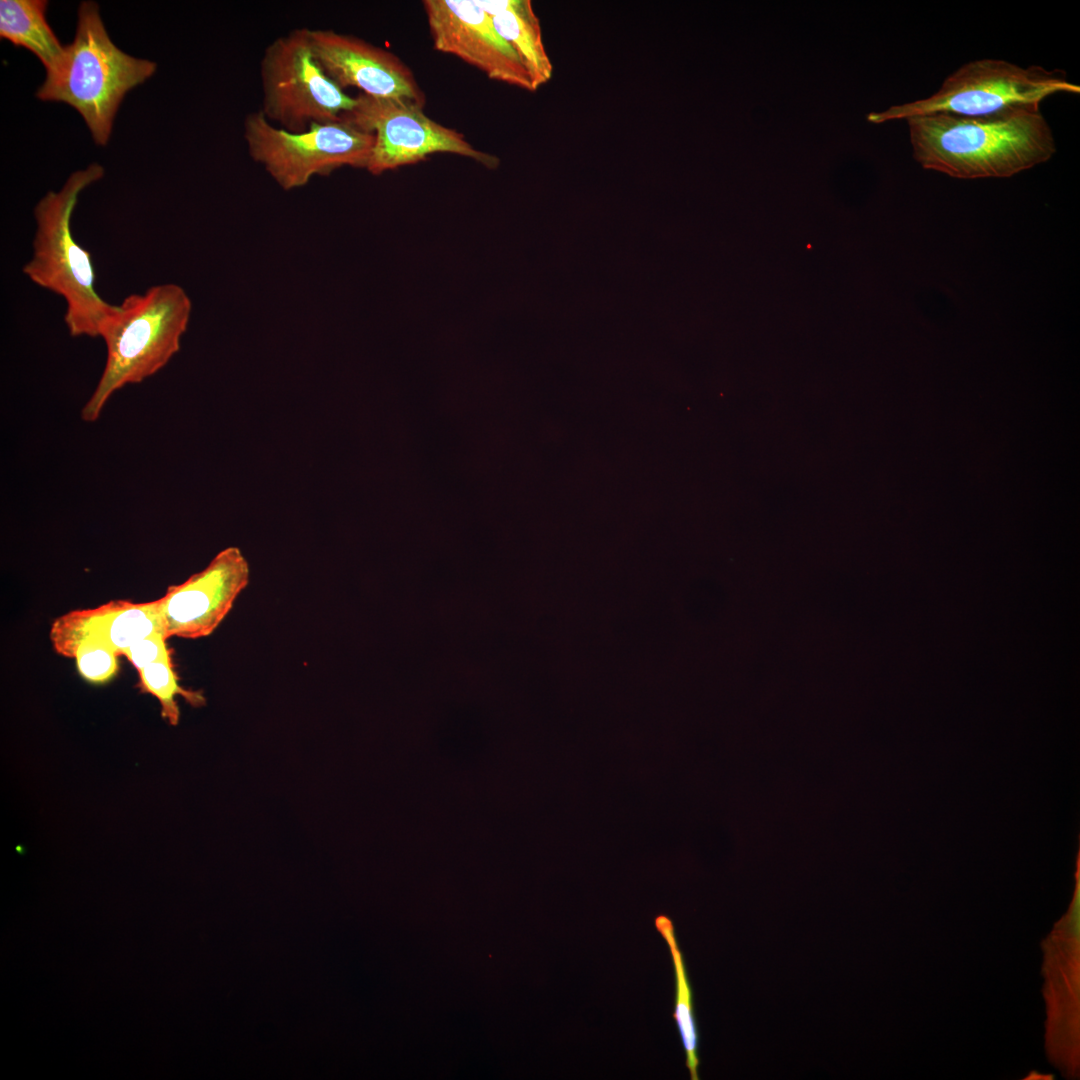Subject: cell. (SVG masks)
<instances>
[{"label": "cell", "mask_w": 1080, "mask_h": 1080, "mask_svg": "<svg viewBox=\"0 0 1080 1080\" xmlns=\"http://www.w3.org/2000/svg\"><path fill=\"white\" fill-rule=\"evenodd\" d=\"M490 15L495 29L512 47L525 67L534 91L552 77L540 21L529 0L476 1Z\"/></svg>", "instance_id": "14"}, {"label": "cell", "mask_w": 1080, "mask_h": 1080, "mask_svg": "<svg viewBox=\"0 0 1080 1080\" xmlns=\"http://www.w3.org/2000/svg\"><path fill=\"white\" fill-rule=\"evenodd\" d=\"M192 303L173 283L154 285L127 296L103 322L99 337L106 345V363L81 415L87 422L100 416L110 397L128 384L161 370L180 350Z\"/></svg>", "instance_id": "2"}, {"label": "cell", "mask_w": 1080, "mask_h": 1080, "mask_svg": "<svg viewBox=\"0 0 1080 1080\" xmlns=\"http://www.w3.org/2000/svg\"><path fill=\"white\" fill-rule=\"evenodd\" d=\"M1046 1009L1045 1049L1063 1076L1079 1078L1080 1067V879L1070 907L1042 941Z\"/></svg>", "instance_id": "9"}, {"label": "cell", "mask_w": 1080, "mask_h": 1080, "mask_svg": "<svg viewBox=\"0 0 1080 1080\" xmlns=\"http://www.w3.org/2000/svg\"><path fill=\"white\" fill-rule=\"evenodd\" d=\"M313 54L339 87H357L371 97L402 99L424 106L411 70L393 53L331 29H309Z\"/></svg>", "instance_id": "12"}, {"label": "cell", "mask_w": 1080, "mask_h": 1080, "mask_svg": "<svg viewBox=\"0 0 1080 1080\" xmlns=\"http://www.w3.org/2000/svg\"><path fill=\"white\" fill-rule=\"evenodd\" d=\"M423 6L435 49L459 57L490 79L534 91L519 57L476 1L425 0Z\"/></svg>", "instance_id": "11"}, {"label": "cell", "mask_w": 1080, "mask_h": 1080, "mask_svg": "<svg viewBox=\"0 0 1080 1080\" xmlns=\"http://www.w3.org/2000/svg\"><path fill=\"white\" fill-rule=\"evenodd\" d=\"M166 640L163 633L149 635L133 643L123 655L139 671L149 664L171 658Z\"/></svg>", "instance_id": "19"}, {"label": "cell", "mask_w": 1080, "mask_h": 1080, "mask_svg": "<svg viewBox=\"0 0 1080 1080\" xmlns=\"http://www.w3.org/2000/svg\"><path fill=\"white\" fill-rule=\"evenodd\" d=\"M1058 93L1079 94L1080 87L1069 82L1059 69L978 59L947 76L931 96L870 113L867 120L880 124L930 114L991 118L1018 110H1039L1044 99Z\"/></svg>", "instance_id": "5"}, {"label": "cell", "mask_w": 1080, "mask_h": 1080, "mask_svg": "<svg viewBox=\"0 0 1080 1080\" xmlns=\"http://www.w3.org/2000/svg\"><path fill=\"white\" fill-rule=\"evenodd\" d=\"M244 140L250 157L284 190L342 166L366 168L374 145L373 134L342 118L292 133L273 125L261 111L246 115Z\"/></svg>", "instance_id": "7"}, {"label": "cell", "mask_w": 1080, "mask_h": 1080, "mask_svg": "<svg viewBox=\"0 0 1080 1080\" xmlns=\"http://www.w3.org/2000/svg\"><path fill=\"white\" fill-rule=\"evenodd\" d=\"M138 673L141 691L157 698L161 707V716L170 725H177L180 719L176 696H182L194 707L205 704L202 693L184 689L179 685L171 658L149 664Z\"/></svg>", "instance_id": "17"}, {"label": "cell", "mask_w": 1080, "mask_h": 1080, "mask_svg": "<svg viewBox=\"0 0 1080 1080\" xmlns=\"http://www.w3.org/2000/svg\"><path fill=\"white\" fill-rule=\"evenodd\" d=\"M655 927L668 945L675 973V1011L681 1041L686 1054V1066L692 1080H698V1031L693 1013L692 990L687 977L682 952L677 944L672 921L665 915L655 918Z\"/></svg>", "instance_id": "16"}, {"label": "cell", "mask_w": 1080, "mask_h": 1080, "mask_svg": "<svg viewBox=\"0 0 1080 1080\" xmlns=\"http://www.w3.org/2000/svg\"><path fill=\"white\" fill-rule=\"evenodd\" d=\"M155 70L156 63L120 50L105 29L98 5L84 1L78 9L74 40L46 70L36 97L72 106L83 117L94 142L106 145L124 96Z\"/></svg>", "instance_id": "3"}, {"label": "cell", "mask_w": 1080, "mask_h": 1080, "mask_svg": "<svg viewBox=\"0 0 1080 1080\" xmlns=\"http://www.w3.org/2000/svg\"><path fill=\"white\" fill-rule=\"evenodd\" d=\"M418 104L393 98L359 94L354 108L341 118L374 135V145L366 169L380 174L417 163L429 154L453 153L495 168L496 156L475 149L456 130L429 118Z\"/></svg>", "instance_id": "8"}, {"label": "cell", "mask_w": 1080, "mask_h": 1080, "mask_svg": "<svg viewBox=\"0 0 1080 1080\" xmlns=\"http://www.w3.org/2000/svg\"><path fill=\"white\" fill-rule=\"evenodd\" d=\"M103 175L101 165L90 164L72 173L60 191H49L37 203L33 254L22 268L34 284L64 299V322L73 337H99L116 306L97 293L91 253L76 242L71 229L79 194Z\"/></svg>", "instance_id": "4"}, {"label": "cell", "mask_w": 1080, "mask_h": 1080, "mask_svg": "<svg viewBox=\"0 0 1080 1080\" xmlns=\"http://www.w3.org/2000/svg\"><path fill=\"white\" fill-rule=\"evenodd\" d=\"M262 108L268 121L301 133L312 124L338 121L356 97L344 92L317 62L309 28H296L273 40L260 61Z\"/></svg>", "instance_id": "6"}, {"label": "cell", "mask_w": 1080, "mask_h": 1080, "mask_svg": "<svg viewBox=\"0 0 1080 1080\" xmlns=\"http://www.w3.org/2000/svg\"><path fill=\"white\" fill-rule=\"evenodd\" d=\"M250 580L249 564L237 547L220 551L200 572L168 587L158 601L166 639L209 636L231 611Z\"/></svg>", "instance_id": "10"}, {"label": "cell", "mask_w": 1080, "mask_h": 1080, "mask_svg": "<svg viewBox=\"0 0 1080 1080\" xmlns=\"http://www.w3.org/2000/svg\"><path fill=\"white\" fill-rule=\"evenodd\" d=\"M914 159L954 178H1006L1049 161L1053 132L1040 110L991 118L930 114L906 119Z\"/></svg>", "instance_id": "1"}, {"label": "cell", "mask_w": 1080, "mask_h": 1080, "mask_svg": "<svg viewBox=\"0 0 1080 1080\" xmlns=\"http://www.w3.org/2000/svg\"><path fill=\"white\" fill-rule=\"evenodd\" d=\"M44 0H1L0 37L31 51L46 70L62 57L65 46L47 23Z\"/></svg>", "instance_id": "15"}, {"label": "cell", "mask_w": 1080, "mask_h": 1080, "mask_svg": "<svg viewBox=\"0 0 1080 1080\" xmlns=\"http://www.w3.org/2000/svg\"><path fill=\"white\" fill-rule=\"evenodd\" d=\"M118 656L109 646L90 639L83 640L74 654L79 674L95 684L107 682L116 674Z\"/></svg>", "instance_id": "18"}, {"label": "cell", "mask_w": 1080, "mask_h": 1080, "mask_svg": "<svg viewBox=\"0 0 1080 1080\" xmlns=\"http://www.w3.org/2000/svg\"><path fill=\"white\" fill-rule=\"evenodd\" d=\"M163 633L158 601L134 603L112 600L99 607L72 610L57 617L50 630L54 650L74 658L77 646L86 639L103 643L119 655L136 641Z\"/></svg>", "instance_id": "13"}]
</instances>
